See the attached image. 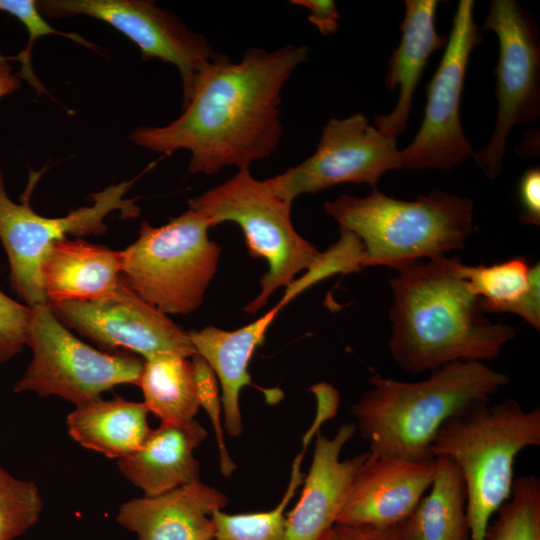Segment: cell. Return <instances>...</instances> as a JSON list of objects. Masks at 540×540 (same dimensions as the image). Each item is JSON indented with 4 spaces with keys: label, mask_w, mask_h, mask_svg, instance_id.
Segmentation results:
<instances>
[{
    "label": "cell",
    "mask_w": 540,
    "mask_h": 540,
    "mask_svg": "<svg viewBox=\"0 0 540 540\" xmlns=\"http://www.w3.org/2000/svg\"><path fill=\"white\" fill-rule=\"evenodd\" d=\"M436 0H406L401 23V39L387 65L385 85L399 95L394 109L377 115L374 126L384 134L397 138L406 126L413 95L430 56L446 46L447 36L436 31Z\"/></svg>",
    "instance_id": "obj_19"
},
{
    "label": "cell",
    "mask_w": 540,
    "mask_h": 540,
    "mask_svg": "<svg viewBox=\"0 0 540 540\" xmlns=\"http://www.w3.org/2000/svg\"><path fill=\"white\" fill-rule=\"evenodd\" d=\"M31 308L26 345L33 356L15 392L56 395L79 406L115 386L138 385L144 359L102 352L82 342L53 314L49 303Z\"/></svg>",
    "instance_id": "obj_8"
},
{
    "label": "cell",
    "mask_w": 540,
    "mask_h": 540,
    "mask_svg": "<svg viewBox=\"0 0 540 540\" xmlns=\"http://www.w3.org/2000/svg\"><path fill=\"white\" fill-rule=\"evenodd\" d=\"M49 307L65 326L98 345L136 353L145 361L197 354L188 332L138 296L122 276L103 297L51 302Z\"/></svg>",
    "instance_id": "obj_14"
},
{
    "label": "cell",
    "mask_w": 540,
    "mask_h": 540,
    "mask_svg": "<svg viewBox=\"0 0 540 540\" xmlns=\"http://www.w3.org/2000/svg\"><path fill=\"white\" fill-rule=\"evenodd\" d=\"M43 509L37 485L0 466V540H16L33 527Z\"/></svg>",
    "instance_id": "obj_28"
},
{
    "label": "cell",
    "mask_w": 540,
    "mask_h": 540,
    "mask_svg": "<svg viewBox=\"0 0 540 540\" xmlns=\"http://www.w3.org/2000/svg\"><path fill=\"white\" fill-rule=\"evenodd\" d=\"M539 445L540 408L526 411L512 398L476 405L441 426L430 451L450 457L463 476L470 540H484L493 514L509 499L517 455Z\"/></svg>",
    "instance_id": "obj_5"
},
{
    "label": "cell",
    "mask_w": 540,
    "mask_h": 540,
    "mask_svg": "<svg viewBox=\"0 0 540 540\" xmlns=\"http://www.w3.org/2000/svg\"><path fill=\"white\" fill-rule=\"evenodd\" d=\"M514 314L523 318L534 329L540 328V265L530 268V286Z\"/></svg>",
    "instance_id": "obj_35"
},
{
    "label": "cell",
    "mask_w": 540,
    "mask_h": 540,
    "mask_svg": "<svg viewBox=\"0 0 540 540\" xmlns=\"http://www.w3.org/2000/svg\"><path fill=\"white\" fill-rule=\"evenodd\" d=\"M482 29L493 31L499 42L498 110L489 143L473 157L486 177L496 179L511 129L533 122L540 113V42L534 20L512 0L492 1Z\"/></svg>",
    "instance_id": "obj_10"
},
{
    "label": "cell",
    "mask_w": 540,
    "mask_h": 540,
    "mask_svg": "<svg viewBox=\"0 0 540 540\" xmlns=\"http://www.w3.org/2000/svg\"><path fill=\"white\" fill-rule=\"evenodd\" d=\"M489 523L484 540H540V480L524 475L514 479L509 499Z\"/></svg>",
    "instance_id": "obj_27"
},
{
    "label": "cell",
    "mask_w": 540,
    "mask_h": 540,
    "mask_svg": "<svg viewBox=\"0 0 540 540\" xmlns=\"http://www.w3.org/2000/svg\"><path fill=\"white\" fill-rule=\"evenodd\" d=\"M428 494L400 524L405 540H470L467 493L463 476L448 456L435 457Z\"/></svg>",
    "instance_id": "obj_23"
},
{
    "label": "cell",
    "mask_w": 540,
    "mask_h": 540,
    "mask_svg": "<svg viewBox=\"0 0 540 540\" xmlns=\"http://www.w3.org/2000/svg\"><path fill=\"white\" fill-rule=\"evenodd\" d=\"M138 386L148 412L161 423L195 419L200 407L189 358L164 356L145 361Z\"/></svg>",
    "instance_id": "obj_24"
},
{
    "label": "cell",
    "mask_w": 540,
    "mask_h": 540,
    "mask_svg": "<svg viewBox=\"0 0 540 540\" xmlns=\"http://www.w3.org/2000/svg\"><path fill=\"white\" fill-rule=\"evenodd\" d=\"M210 222L188 209L163 226L142 221L138 239L121 251V276L144 301L165 314H189L201 305L217 271L221 248Z\"/></svg>",
    "instance_id": "obj_7"
},
{
    "label": "cell",
    "mask_w": 540,
    "mask_h": 540,
    "mask_svg": "<svg viewBox=\"0 0 540 540\" xmlns=\"http://www.w3.org/2000/svg\"><path fill=\"white\" fill-rule=\"evenodd\" d=\"M21 87V79L13 72L7 57L0 55V98L13 94Z\"/></svg>",
    "instance_id": "obj_36"
},
{
    "label": "cell",
    "mask_w": 540,
    "mask_h": 540,
    "mask_svg": "<svg viewBox=\"0 0 540 540\" xmlns=\"http://www.w3.org/2000/svg\"><path fill=\"white\" fill-rule=\"evenodd\" d=\"M40 13L49 18L86 15L103 21L129 38L143 60L152 58L177 67L183 86V105L201 69L225 56L205 36L189 30L173 13L150 0H40Z\"/></svg>",
    "instance_id": "obj_13"
},
{
    "label": "cell",
    "mask_w": 540,
    "mask_h": 540,
    "mask_svg": "<svg viewBox=\"0 0 540 540\" xmlns=\"http://www.w3.org/2000/svg\"><path fill=\"white\" fill-rule=\"evenodd\" d=\"M435 468V458L411 460L369 453L351 483L336 524H402L429 490Z\"/></svg>",
    "instance_id": "obj_15"
},
{
    "label": "cell",
    "mask_w": 540,
    "mask_h": 540,
    "mask_svg": "<svg viewBox=\"0 0 540 540\" xmlns=\"http://www.w3.org/2000/svg\"><path fill=\"white\" fill-rule=\"evenodd\" d=\"M527 260L516 257L485 266H469L458 261L457 271L480 303L483 311L513 313L530 286Z\"/></svg>",
    "instance_id": "obj_25"
},
{
    "label": "cell",
    "mask_w": 540,
    "mask_h": 540,
    "mask_svg": "<svg viewBox=\"0 0 540 540\" xmlns=\"http://www.w3.org/2000/svg\"><path fill=\"white\" fill-rule=\"evenodd\" d=\"M291 206L249 169L238 170L224 183L189 200V208L202 214L211 227L224 222L239 225L251 257L267 262L260 293L244 308L248 313L258 312L276 289L289 286L296 274L313 269L323 259V253L295 230Z\"/></svg>",
    "instance_id": "obj_6"
},
{
    "label": "cell",
    "mask_w": 540,
    "mask_h": 540,
    "mask_svg": "<svg viewBox=\"0 0 540 540\" xmlns=\"http://www.w3.org/2000/svg\"><path fill=\"white\" fill-rule=\"evenodd\" d=\"M394 169H400L396 138L370 124L363 113H356L330 119L314 154L265 183L275 195L292 203L302 194L341 183L369 184L374 189L380 177Z\"/></svg>",
    "instance_id": "obj_12"
},
{
    "label": "cell",
    "mask_w": 540,
    "mask_h": 540,
    "mask_svg": "<svg viewBox=\"0 0 540 540\" xmlns=\"http://www.w3.org/2000/svg\"><path fill=\"white\" fill-rule=\"evenodd\" d=\"M509 382L507 374L478 361L444 365L417 382L375 373L351 410L371 455L427 460L435 458L430 449L448 419L489 402Z\"/></svg>",
    "instance_id": "obj_3"
},
{
    "label": "cell",
    "mask_w": 540,
    "mask_h": 540,
    "mask_svg": "<svg viewBox=\"0 0 540 540\" xmlns=\"http://www.w3.org/2000/svg\"><path fill=\"white\" fill-rule=\"evenodd\" d=\"M228 502L224 493L198 480L122 503L116 522L138 540H214L211 515Z\"/></svg>",
    "instance_id": "obj_17"
},
{
    "label": "cell",
    "mask_w": 540,
    "mask_h": 540,
    "mask_svg": "<svg viewBox=\"0 0 540 540\" xmlns=\"http://www.w3.org/2000/svg\"><path fill=\"white\" fill-rule=\"evenodd\" d=\"M324 540H405L400 526L373 527L335 524Z\"/></svg>",
    "instance_id": "obj_33"
},
{
    "label": "cell",
    "mask_w": 540,
    "mask_h": 540,
    "mask_svg": "<svg viewBox=\"0 0 540 540\" xmlns=\"http://www.w3.org/2000/svg\"><path fill=\"white\" fill-rule=\"evenodd\" d=\"M356 429V424L344 423L331 438L316 433L313 458L301 495L286 513L283 540H324L337 523L351 483L369 454L340 460L343 447Z\"/></svg>",
    "instance_id": "obj_16"
},
{
    "label": "cell",
    "mask_w": 540,
    "mask_h": 540,
    "mask_svg": "<svg viewBox=\"0 0 540 540\" xmlns=\"http://www.w3.org/2000/svg\"><path fill=\"white\" fill-rule=\"evenodd\" d=\"M132 183L123 181L111 185L92 195L91 206L80 207L65 217L48 218L33 211L28 199L22 204L13 202L6 192L0 170V239L9 260L11 286L26 305L35 307L49 303L40 266L54 241L67 235L82 237L105 233L104 219L115 210L120 211L122 218L139 215L140 208L135 204L137 198H123Z\"/></svg>",
    "instance_id": "obj_9"
},
{
    "label": "cell",
    "mask_w": 540,
    "mask_h": 540,
    "mask_svg": "<svg viewBox=\"0 0 540 540\" xmlns=\"http://www.w3.org/2000/svg\"><path fill=\"white\" fill-rule=\"evenodd\" d=\"M474 1L460 0L442 60L427 86L421 126L399 150L400 169H453L474 155L460 120V103L469 59L481 41Z\"/></svg>",
    "instance_id": "obj_11"
},
{
    "label": "cell",
    "mask_w": 540,
    "mask_h": 540,
    "mask_svg": "<svg viewBox=\"0 0 540 540\" xmlns=\"http://www.w3.org/2000/svg\"><path fill=\"white\" fill-rule=\"evenodd\" d=\"M193 375L196 387L199 407L208 414L217 440L220 470L225 477H229L236 469V464L231 458L224 440L223 408L221 391L218 379L203 357L196 354L191 357Z\"/></svg>",
    "instance_id": "obj_30"
},
{
    "label": "cell",
    "mask_w": 540,
    "mask_h": 540,
    "mask_svg": "<svg viewBox=\"0 0 540 540\" xmlns=\"http://www.w3.org/2000/svg\"><path fill=\"white\" fill-rule=\"evenodd\" d=\"M308 56V47L247 50L238 63L227 56L208 62L197 75L183 113L160 127H139L130 139L170 154L191 153L188 170L212 175L226 166L249 169L276 150L281 134V91Z\"/></svg>",
    "instance_id": "obj_1"
},
{
    "label": "cell",
    "mask_w": 540,
    "mask_h": 540,
    "mask_svg": "<svg viewBox=\"0 0 540 540\" xmlns=\"http://www.w3.org/2000/svg\"><path fill=\"white\" fill-rule=\"evenodd\" d=\"M32 308L0 291V364L14 358L27 343Z\"/></svg>",
    "instance_id": "obj_31"
},
{
    "label": "cell",
    "mask_w": 540,
    "mask_h": 540,
    "mask_svg": "<svg viewBox=\"0 0 540 540\" xmlns=\"http://www.w3.org/2000/svg\"><path fill=\"white\" fill-rule=\"evenodd\" d=\"M308 440L303 439V450L292 463L290 481L278 505L269 510L253 513L228 514L221 510L212 513L215 526L214 540H283L286 529V507L303 483L301 472Z\"/></svg>",
    "instance_id": "obj_26"
},
{
    "label": "cell",
    "mask_w": 540,
    "mask_h": 540,
    "mask_svg": "<svg viewBox=\"0 0 540 540\" xmlns=\"http://www.w3.org/2000/svg\"><path fill=\"white\" fill-rule=\"evenodd\" d=\"M208 436L196 419L161 423L132 454L117 460L121 473L144 496H156L200 480L194 451Z\"/></svg>",
    "instance_id": "obj_18"
},
{
    "label": "cell",
    "mask_w": 540,
    "mask_h": 540,
    "mask_svg": "<svg viewBox=\"0 0 540 540\" xmlns=\"http://www.w3.org/2000/svg\"><path fill=\"white\" fill-rule=\"evenodd\" d=\"M323 207L340 231L360 240L363 267L398 270L422 259L446 256L462 250L474 230L473 201L440 190L404 201L374 188L365 197L341 194Z\"/></svg>",
    "instance_id": "obj_4"
},
{
    "label": "cell",
    "mask_w": 540,
    "mask_h": 540,
    "mask_svg": "<svg viewBox=\"0 0 540 540\" xmlns=\"http://www.w3.org/2000/svg\"><path fill=\"white\" fill-rule=\"evenodd\" d=\"M291 3L309 11V22L314 24L322 35L328 36L337 31L340 14L334 1L292 0Z\"/></svg>",
    "instance_id": "obj_34"
},
{
    "label": "cell",
    "mask_w": 540,
    "mask_h": 540,
    "mask_svg": "<svg viewBox=\"0 0 540 540\" xmlns=\"http://www.w3.org/2000/svg\"><path fill=\"white\" fill-rule=\"evenodd\" d=\"M281 307L279 304L262 317L236 330L214 326L188 332L196 353L214 371L220 386L223 427L231 436L243 431L240 393L251 384L249 362Z\"/></svg>",
    "instance_id": "obj_20"
},
{
    "label": "cell",
    "mask_w": 540,
    "mask_h": 540,
    "mask_svg": "<svg viewBox=\"0 0 540 540\" xmlns=\"http://www.w3.org/2000/svg\"><path fill=\"white\" fill-rule=\"evenodd\" d=\"M121 271V251L67 237L52 243L40 266L49 303L103 297L117 287Z\"/></svg>",
    "instance_id": "obj_21"
},
{
    "label": "cell",
    "mask_w": 540,
    "mask_h": 540,
    "mask_svg": "<svg viewBox=\"0 0 540 540\" xmlns=\"http://www.w3.org/2000/svg\"><path fill=\"white\" fill-rule=\"evenodd\" d=\"M143 402L120 396L98 398L76 406L67 415L68 434L81 446L109 458L120 459L135 452L150 431Z\"/></svg>",
    "instance_id": "obj_22"
},
{
    "label": "cell",
    "mask_w": 540,
    "mask_h": 540,
    "mask_svg": "<svg viewBox=\"0 0 540 540\" xmlns=\"http://www.w3.org/2000/svg\"><path fill=\"white\" fill-rule=\"evenodd\" d=\"M0 11L6 12L19 20L28 32L26 47L17 55L7 57V59L20 62L21 69L17 72L18 76L21 80L24 79L29 82L39 93L45 91V89L41 82L38 81L31 65L32 48L38 38L55 34L69 38L91 49L95 47L75 33L62 32L53 28L38 10L35 0H0Z\"/></svg>",
    "instance_id": "obj_29"
},
{
    "label": "cell",
    "mask_w": 540,
    "mask_h": 540,
    "mask_svg": "<svg viewBox=\"0 0 540 540\" xmlns=\"http://www.w3.org/2000/svg\"><path fill=\"white\" fill-rule=\"evenodd\" d=\"M458 259L416 261L391 278L389 352L406 372H432L457 361L495 359L515 337L489 320L457 271Z\"/></svg>",
    "instance_id": "obj_2"
},
{
    "label": "cell",
    "mask_w": 540,
    "mask_h": 540,
    "mask_svg": "<svg viewBox=\"0 0 540 540\" xmlns=\"http://www.w3.org/2000/svg\"><path fill=\"white\" fill-rule=\"evenodd\" d=\"M518 197L520 220L526 224H540V168L526 170L519 181Z\"/></svg>",
    "instance_id": "obj_32"
}]
</instances>
